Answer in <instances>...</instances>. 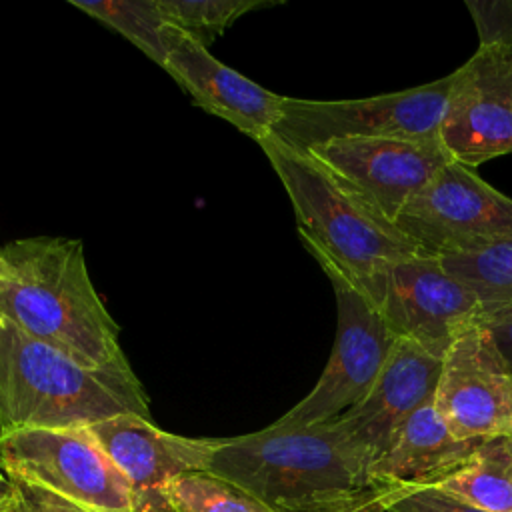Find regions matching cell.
<instances>
[{
	"label": "cell",
	"mask_w": 512,
	"mask_h": 512,
	"mask_svg": "<svg viewBox=\"0 0 512 512\" xmlns=\"http://www.w3.org/2000/svg\"><path fill=\"white\" fill-rule=\"evenodd\" d=\"M0 318L86 366L128 364L78 238H18L0 248Z\"/></svg>",
	"instance_id": "cell-1"
},
{
	"label": "cell",
	"mask_w": 512,
	"mask_h": 512,
	"mask_svg": "<svg viewBox=\"0 0 512 512\" xmlns=\"http://www.w3.org/2000/svg\"><path fill=\"white\" fill-rule=\"evenodd\" d=\"M370 458L340 418L310 426L270 424L210 438L204 472L226 478L278 512H304L372 488Z\"/></svg>",
	"instance_id": "cell-2"
},
{
	"label": "cell",
	"mask_w": 512,
	"mask_h": 512,
	"mask_svg": "<svg viewBox=\"0 0 512 512\" xmlns=\"http://www.w3.org/2000/svg\"><path fill=\"white\" fill-rule=\"evenodd\" d=\"M122 414L152 418L130 364L86 366L0 318V432L88 428Z\"/></svg>",
	"instance_id": "cell-3"
},
{
	"label": "cell",
	"mask_w": 512,
	"mask_h": 512,
	"mask_svg": "<svg viewBox=\"0 0 512 512\" xmlns=\"http://www.w3.org/2000/svg\"><path fill=\"white\" fill-rule=\"evenodd\" d=\"M258 144L292 202L306 250L340 268L378 308L388 268L424 250L310 152L272 134Z\"/></svg>",
	"instance_id": "cell-4"
},
{
	"label": "cell",
	"mask_w": 512,
	"mask_h": 512,
	"mask_svg": "<svg viewBox=\"0 0 512 512\" xmlns=\"http://www.w3.org/2000/svg\"><path fill=\"white\" fill-rule=\"evenodd\" d=\"M328 276L338 310L330 358L314 388L274 424L310 426L340 418L374 386L398 336L376 304L332 262L312 254Z\"/></svg>",
	"instance_id": "cell-5"
},
{
	"label": "cell",
	"mask_w": 512,
	"mask_h": 512,
	"mask_svg": "<svg viewBox=\"0 0 512 512\" xmlns=\"http://www.w3.org/2000/svg\"><path fill=\"white\" fill-rule=\"evenodd\" d=\"M0 468L10 482L94 512H134L126 478L86 428L0 432Z\"/></svg>",
	"instance_id": "cell-6"
},
{
	"label": "cell",
	"mask_w": 512,
	"mask_h": 512,
	"mask_svg": "<svg viewBox=\"0 0 512 512\" xmlns=\"http://www.w3.org/2000/svg\"><path fill=\"white\" fill-rule=\"evenodd\" d=\"M452 74L400 92L352 100H306L284 96L278 140L308 150L338 138L440 140V122Z\"/></svg>",
	"instance_id": "cell-7"
},
{
	"label": "cell",
	"mask_w": 512,
	"mask_h": 512,
	"mask_svg": "<svg viewBox=\"0 0 512 512\" xmlns=\"http://www.w3.org/2000/svg\"><path fill=\"white\" fill-rule=\"evenodd\" d=\"M396 226L424 254H468L512 240V198L450 160L408 200Z\"/></svg>",
	"instance_id": "cell-8"
},
{
	"label": "cell",
	"mask_w": 512,
	"mask_h": 512,
	"mask_svg": "<svg viewBox=\"0 0 512 512\" xmlns=\"http://www.w3.org/2000/svg\"><path fill=\"white\" fill-rule=\"evenodd\" d=\"M378 310L398 338L438 358L460 334L482 320L478 294L430 254L406 258L388 268Z\"/></svg>",
	"instance_id": "cell-9"
},
{
	"label": "cell",
	"mask_w": 512,
	"mask_h": 512,
	"mask_svg": "<svg viewBox=\"0 0 512 512\" xmlns=\"http://www.w3.org/2000/svg\"><path fill=\"white\" fill-rule=\"evenodd\" d=\"M440 142L466 168L512 152V48H478L452 72Z\"/></svg>",
	"instance_id": "cell-10"
},
{
	"label": "cell",
	"mask_w": 512,
	"mask_h": 512,
	"mask_svg": "<svg viewBox=\"0 0 512 512\" xmlns=\"http://www.w3.org/2000/svg\"><path fill=\"white\" fill-rule=\"evenodd\" d=\"M432 402L460 440L512 436V370L482 324L442 356Z\"/></svg>",
	"instance_id": "cell-11"
},
{
	"label": "cell",
	"mask_w": 512,
	"mask_h": 512,
	"mask_svg": "<svg viewBox=\"0 0 512 512\" xmlns=\"http://www.w3.org/2000/svg\"><path fill=\"white\" fill-rule=\"evenodd\" d=\"M306 152L394 224L408 200L452 160L438 138H338Z\"/></svg>",
	"instance_id": "cell-12"
},
{
	"label": "cell",
	"mask_w": 512,
	"mask_h": 512,
	"mask_svg": "<svg viewBox=\"0 0 512 512\" xmlns=\"http://www.w3.org/2000/svg\"><path fill=\"white\" fill-rule=\"evenodd\" d=\"M86 430L126 478L134 512H170L166 486L180 474L204 470L210 438L166 432L152 418L122 414Z\"/></svg>",
	"instance_id": "cell-13"
},
{
	"label": "cell",
	"mask_w": 512,
	"mask_h": 512,
	"mask_svg": "<svg viewBox=\"0 0 512 512\" xmlns=\"http://www.w3.org/2000/svg\"><path fill=\"white\" fill-rule=\"evenodd\" d=\"M162 68L192 96L196 106L224 118L256 144L274 132L284 96L220 62L186 32L180 30Z\"/></svg>",
	"instance_id": "cell-14"
},
{
	"label": "cell",
	"mask_w": 512,
	"mask_h": 512,
	"mask_svg": "<svg viewBox=\"0 0 512 512\" xmlns=\"http://www.w3.org/2000/svg\"><path fill=\"white\" fill-rule=\"evenodd\" d=\"M440 366L442 358L398 338L370 392L340 416L370 464L388 448L404 420L434 398Z\"/></svg>",
	"instance_id": "cell-15"
},
{
	"label": "cell",
	"mask_w": 512,
	"mask_h": 512,
	"mask_svg": "<svg viewBox=\"0 0 512 512\" xmlns=\"http://www.w3.org/2000/svg\"><path fill=\"white\" fill-rule=\"evenodd\" d=\"M478 446L480 440L456 438L430 400L404 420L388 448L370 464L368 474L372 484H438Z\"/></svg>",
	"instance_id": "cell-16"
},
{
	"label": "cell",
	"mask_w": 512,
	"mask_h": 512,
	"mask_svg": "<svg viewBox=\"0 0 512 512\" xmlns=\"http://www.w3.org/2000/svg\"><path fill=\"white\" fill-rule=\"evenodd\" d=\"M434 486L486 512H512V436L480 442L454 474Z\"/></svg>",
	"instance_id": "cell-17"
},
{
	"label": "cell",
	"mask_w": 512,
	"mask_h": 512,
	"mask_svg": "<svg viewBox=\"0 0 512 512\" xmlns=\"http://www.w3.org/2000/svg\"><path fill=\"white\" fill-rule=\"evenodd\" d=\"M70 4L122 34L160 68L180 34L176 26L166 22L156 0H70Z\"/></svg>",
	"instance_id": "cell-18"
},
{
	"label": "cell",
	"mask_w": 512,
	"mask_h": 512,
	"mask_svg": "<svg viewBox=\"0 0 512 512\" xmlns=\"http://www.w3.org/2000/svg\"><path fill=\"white\" fill-rule=\"evenodd\" d=\"M440 260L448 272L478 294L482 318L512 308V240Z\"/></svg>",
	"instance_id": "cell-19"
},
{
	"label": "cell",
	"mask_w": 512,
	"mask_h": 512,
	"mask_svg": "<svg viewBox=\"0 0 512 512\" xmlns=\"http://www.w3.org/2000/svg\"><path fill=\"white\" fill-rule=\"evenodd\" d=\"M166 498L174 512H278L242 486L204 470L174 478Z\"/></svg>",
	"instance_id": "cell-20"
},
{
	"label": "cell",
	"mask_w": 512,
	"mask_h": 512,
	"mask_svg": "<svg viewBox=\"0 0 512 512\" xmlns=\"http://www.w3.org/2000/svg\"><path fill=\"white\" fill-rule=\"evenodd\" d=\"M166 22L186 32L202 46L224 34L240 16L274 6L268 0H156Z\"/></svg>",
	"instance_id": "cell-21"
},
{
	"label": "cell",
	"mask_w": 512,
	"mask_h": 512,
	"mask_svg": "<svg viewBox=\"0 0 512 512\" xmlns=\"http://www.w3.org/2000/svg\"><path fill=\"white\" fill-rule=\"evenodd\" d=\"M478 48H512V0H466Z\"/></svg>",
	"instance_id": "cell-22"
},
{
	"label": "cell",
	"mask_w": 512,
	"mask_h": 512,
	"mask_svg": "<svg viewBox=\"0 0 512 512\" xmlns=\"http://www.w3.org/2000/svg\"><path fill=\"white\" fill-rule=\"evenodd\" d=\"M386 512H486L434 484L400 486Z\"/></svg>",
	"instance_id": "cell-23"
},
{
	"label": "cell",
	"mask_w": 512,
	"mask_h": 512,
	"mask_svg": "<svg viewBox=\"0 0 512 512\" xmlns=\"http://www.w3.org/2000/svg\"><path fill=\"white\" fill-rule=\"evenodd\" d=\"M398 490L400 484H374L372 488H366L350 498L304 512H386Z\"/></svg>",
	"instance_id": "cell-24"
},
{
	"label": "cell",
	"mask_w": 512,
	"mask_h": 512,
	"mask_svg": "<svg viewBox=\"0 0 512 512\" xmlns=\"http://www.w3.org/2000/svg\"><path fill=\"white\" fill-rule=\"evenodd\" d=\"M20 500V508L22 512H94L90 508H82L78 504H72L64 498L46 494L38 488H30L24 484H16L12 482Z\"/></svg>",
	"instance_id": "cell-25"
},
{
	"label": "cell",
	"mask_w": 512,
	"mask_h": 512,
	"mask_svg": "<svg viewBox=\"0 0 512 512\" xmlns=\"http://www.w3.org/2000/svg\"><path fill=\"white\" fill-rule=\"evenodd\" d=\"M480 324L490 332L492 340L512 370V308L484 316Z\"/></svg>",
	"instance_id": "cell-26"
},
{
	"label": "cell",
	"mask_w": 512,
	"mask_h": 512,
	"mask_svg": "<svg viewBox=\"0 0 512 512\" xmlns=\"http://www.w3.org/2000/svg\"><path fill=\"white\" fill-rule=\"evenodd\" d=\"M0 512H22L20 500H18V494H16V488H14L12 482H10L6 494L0 500Z\"/></svg>",
	"instance_id": "cell-27"
},
{
	"label": "cell",
	"mask_w": 512,
	"mask_h": 512,
	"mask_svg": "<svg viewBox=\"0 0 512 512\" xmlns=\"http://www.w3.org/2000/svg\"><path fill=\"white\" fill-rule=\"evenodd\" d=\"M10 486V480H8V476L4 474V470L0 468V490H6Z\"/></svg>",
	"instance_id": "cell-28"
},
{
	"label": "cell",
	"mask_w": 512,
	"mask_h": 512,
	"mask_svg": "<svg viewBox=\"0 0 512 512\" xmlns=\"http://www.w3.org/2000/svg\"><path fill=\"white\" fill-rule=\"evenodd\" d=\"M6 490H8V488H6ZM6 490H0V500H2V496L6 494Z\"/></svg>",
	"instance_id": "cell-29"
},
{
	"label": "cell",
	"mask_w": 512,
	"mask_h": 512,
	"mask_svg": "<svg viewBox=\"0 0 512 512\" xmlns=\"http://www.w3.org/2000/svg\"><path fill=\"white\" fill-rule=\"evenodd\" d=\"M170 512H174V510H170Z\"/></svg>",
	"instance_id": "cell-30"
}]
</instances>
